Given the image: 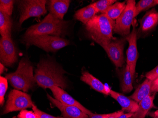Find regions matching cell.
<instances>
[{
  "mask_svg": "<svg viewBox=\"0 0 158 118\" xmlns=\"http://www.w3.org/2000/svg\"><path fill=\"white\" fill-rule=\"evenodd\" d=\"M6 78L14 88L24 92L32 88L35 82L32 66L25 58L20 61L17 71L6 75Z\"/></svg>",
  "mask_w": 158,
  "mask_h": 118,
  "instance_id": "cell-4",
  "label": "cell"
},
{
  "mask_svg": "<svg viewBox=\"0 0 158 118\" xmlns=\"http://www.w3.org/2000/svg\"><path fill=\"white\" fill-rule=\"evenodd\" d=\"M135 0L127 1L126 8L116 19L114 33L125 37L130 34V27L135 18Z\"/></svg>",
  "mask_w": 158,
  "mask_h": 118,
  "instance_id": "cell-6",
  "label": "cell"
},
{
  "mask_svg": "<svg viewBox=\"0 0 158 118\" xmlns=\"http://www.w3.org/2000/svg\"><path fill=\"white\" fill-rule=\"evenodd\" d=\"M148 114L152 118H158V110L155 112H149Z\"/></svg>",
  "mask_w": 158,
  "mask_h": 118,
  "instance_id": "cell-35",
  "label": "cell"
},
{
  "mask_svg": "<svg viewBox=\"0 0 158 118\" xmlns=\"http://www.w3.org/2000/svg\"><path fill=\"white\" fill-rule=\"evenodd\" d=\"M107 114H93L89 118H105Z\"/></svg>",
  "mask_w": 158,
  "mask_h": 118,
  "instance_id": "cell-34",
  "label": "cell"
},
{
  "mask_svg": "<svg viewBox=\"0 0 158 118\" xmlns=\"http://www.w3.org/2000/svg\"><path fill=\"white\" fill-rule=\"evenodd\" d=\"M24 41L27 46L34 45L48 52H55L70 44L68 40L53 35L31 36L24 38Z\"/></svg>",
  "mask_w": 158,
  "mask_h": 118,
  "instance_id": "cell-5",
  "label": "cell"
},
{
  "mask_svg": "<svg viewBox=\"0 0 158 118\" xmlns=\"http://www.w3.org/2000/svg\"><path fill=\"white\" fill-rule=\"evenodd\" d=\"M126 40V38L114 39L109 44L102 47L110 59L117 68L122 67L124 63L123 51Z\"/></svg>",
  "mask_w": 158,
  "mask_h": 118,
  "instance_id": "cell-9",
  "label": "cell"
},
{
  "mask_svg": "<svg viewBox=\"0 0 158 118\" xmlns=\"http://www.w3.org/2000/svg\"><path fill=\"white\" fill-rule=\"evenodd\" d=\"M81 80L89 85L96 91L104 95H109V92L106 90L104 84L98 79L92 76L88 72L84 71L82 73V76L81 77Z\"/></svg>",
  "mask_w": 158,
  "mask_h": 118,
  "instance_id": "cell-17",
  "label": "cell"
},
{
  "mask_svg": "<svg viewBox=\"0 0 158 118\" xmlns=\"http://www.w3.org/2000/svg\"><path fill=\"white\" fill-rule=\"evenodd\" d=\"M154 98L155 94L152 96L150 95L138 103L139 108L138 111L134 113L131 118H145L149 111L155 107L153 104Z\"/></svg>",
  "mask_w": 158,
  "mask_h": 118,
  "instance_id": "cell-18",
  "label": "cell"
},
{
  "mask_svg": "<svg viewBox=\"0 0 158 118\" xmlns=\"http://www.w3.org/2000/svg\"><path fill=\"white\" fill-rule=\"evenodd\" d=\"M109 94L119 103L123 111L135 113L138 111L139 108L138 103L131 98L127 97L126 96L112 90L109 91Z\"/></svg>",
  "mask_w": 158,
  "mask_h": 118,
  "instance_id": "cell-14",
  "label": "cell"
},
{
  "mask_svg": "<svg viewBox=\"0 0 158 118\" xmlns=\"http://www.w3.org/2000/svg\"><path fill=\"white\" fill-rule=\"evenodd\" d=\"M5 70H6V69L4 67V65L1 63V64H0V73H1V74L3 73Z\"/></svg>",
  "mask_w": 158,
  "mask_h": 118,
  "instance_id": "cell-36",
  "label": "cell"
},
{
  "mask_svg": "<svg viewBox=\"0 0 158 118\" xmlns=\"http://www.w3.org/2000/svg\"><path fill=\"white\" fill-rule=\"evenodd\" d=\"M133 77L131 75L130 68L127 65H126L123 69L121 74L122 90L124 93H130L133 89Z\"/></svg>",
  "mask_w": 158,
  "mask_h": 118,
  "instance_id": "cell-22",
  "label": "cell"
},
{
  "mask_svg": "<svg viewBox=\"0 0 158 118\" xmlns=\"http://www.w3.org/2000/svg\"><path fill=\"white\" fill-rule=\"evenodd\" d=\"M12 21L10 16L0 10V33L2 37L11 38Z\"/></svg>",
  "mask_w": 158,
  "mask_h": 118,
  "instance_id": "cell-21",
  "label": "cell"
},
{
  "mask_svg": "<svg viewBox=\"0 0 158 118\" xmlns=\"http://www.w3.org/2000/svg\"><path fill=\"white\" fill-rule=\"evenodd\" d=\"M158 92V78L152 82L151 87V93Z\"/></svg>",
  "mask_w": 158,
  "mask_h": 118,
  "instance_id": "cell-32",
  "label": "cell"
},
{
  "mask_svg": "<svg viewBox=\"0 0 158 118\" xmlns=\"http://www.w3.org/2000/svg\"><path fill=\"white\" fill-rule=\"evenodd\" d=\"M32 109L38 118H65L63 117H55L50 114H47L38 109L34 104H33Z\"/></svg>",
  "mask_w": 158,
  "mask_h": 118,
  "instance_id": "cell-28",
  "label": "cell"
},
{
  "mask_svg": "<svg viewBox=\"0 0 158 118\" xmlns=\"http://www.w3.org/2000/svg\"><path fill=\"white\" fill-rule=\"evenodd\" d=\"M65 71L55 63L47 60H41L35 71V79L38 85L44 89L58 87L62 89L67 87L64 74Z\"/></svg>",
  "mask_w": 158,
  "mask_h": 118,
  "instance_id": "cell-1",
  "label": "cell"
},
{
  "mask_svg": "<svg viewBox=\"0 0 158 118\" xmlns=\"http://www.w3.org/2000/svg\"><path fill=\"white\" fill-rule=\"evenodd\" d=\"M18 117L19 118H38L34 112L27 110H21Z\"/></svg>",
  "mask_w": 158,
  "mask_h": 118,
  "instance_id": "cell-29",
  "label": "cell"
},
{
  "mask_svg": "<svg viewBox=\"0 0 158 118\" xmlns=\"http://www.w3.org/2000/svg\"><path fill=\"white\" fill-rule=\"evenodd\" d=\"M33 104L30 95L25 92L13 89L9 95L3 114L25 110L32 107Z\"/></svg>",
  "mask_w": 158,
  "mask_h": 118,
  "instance_id": "cell-8",
  "label": "cell"
},
{
  "mask_svg": "<svg viewBox=\"0 0 158 118\" xmlns=\"http://www.w3.org/2000/svg\"><path fill=\"white\" fill-rule=\"evenodd\" d=\"M47 97L51 103L61 111L64 118H89V116L81 109L74 106L65 105L47 94Z\"/></svg>",
  "mask_w": 158,
  "mask_h": 118,
  "instance_id": "cell-13",
  "label": "cell"
},
{
  "mask_svg": "<svg viewBox=\"0 0 158 118\" xmlns=\"http://www.w3.org/2000/svg\"><path fill=\"white\" fill-rule=\"evenodd\" d=\"M47 2L44 0H27L21 1L19 4V25H21L24 21L30 18L39 17L46 14Z\"/></svg>",
  "mask_w": 158,
  "mask_h": 118,
  "instance_id": "cell-7",
  "label": "cell"
},
{
  "mask_svg": "<svg viewBox=\"0 0 158 118\" xmlns=\"http://www.w3.org/2000/svg\"><path fill=\"white\" fill-rule=\"evenodd\" d=\"M115 25L114 20L102 14L96 15L85 25L91 39L102 47L114 39L113 31Z\"/></svg>",
  "mask_w": 158,
  "mask_h": 118,
  "instance_id": "cell-2",
  "label": "cell"
},
{
  "mask_svg": "<svg viewBox=\"0 0 158 118\" xmlns=\"http://www.w3.org/2000/svg\"><path fill=\"white\" fill-rule=\"evenodd\" d=\"M152 82V81L146 79L138 87L134 94L130 96V98L139 103L143 99L150 96L151 93Z\"/></svg>",
  "mask_w": 158,
  "mask_h": 118,
  "instance_id": "cell-19",
  "label": "cell"
},
{
  "mask_svg": "<svg viewBox=\"0 0 158 118\" xmlns=\"http://www.w3.org/2000/svg\"><path fill=\"white\" fill-rule=\"evenodd\" d=\"M71 1L51 0L48 1V8L50 13L59 19L63 20L69 8Z\"/></svg>",
  "mask_w": 158,
  "mask_h": 118,
  "instance_id": "cell-15",
  "label": "cell"
},
{
  "mask_svg": "<svg viewBox=\"0 0 158 118\" xmlns=\"http://www.w3.org/2000/svg\"><path fill=\"white\" fill-rule=\"evenodd\" d=\"M50 89L52 91L55 99L61 103L65 105L76 106L81 109L84 113L89 115V117L92 116L94 114L89 110L85 108L83 105H81L80 103L73 98L72 96H71L67 92L62 89V88L55 86L50 88Z\"/></svg>",
  "mask_w": 158,
  "mask_h": 118,
  "instance_id": "cell-12",
  "label": "cell"
},
{
  "mask_svg": "<svg viewBox=\"0 0 158 118\" xmlns=\"http://www.w3.org/2000/svg\"><path fill=\"white\" fill-rule=\"evenodd\" d=\"M13 9V1L11 0H1L0 1V10L10 16Z\"/></svg>",
  "mask_w": 158,
  "mask_h": 118,
  "instance_id": "cell-26",
  "label": "cell"
},
{
  "mask_svg": "<svg viewBox=\"0 0 158 118\" xmlns=\"http://www.w3.org/2000/svg\"><path fill=\"white\" fill-rule=\"evenodd\" d=\"M0 58L1 63L7 66H11L17 61L16 49L11 38L1 39Z\"/></svg>",
  "mask_w": 158,
  "mask_h": 118,
  "instance_id": "cell-10",
  "label": "cell"
},
{
  "mask_svg": "<svg viewBox=\"0 0 158 118\" xmlns=\"http://www.w3.org/2000/svg\"><path fill=\"white\" fill-rule=\"evenodd\" d=\"M158 24V12L155 9L149 10L141 20V29L147 32L154 28Z\"/></svg>",
  "mask_w": 158,
  "mask_h": 118,
  "instance_id": "cell-16",
  "label": "cell"
},
{
  "mask_svg": "<svg viewBox=\"0 0 158 118\" xmlns=\"http://www.w3.org/2000/svg\"><path fill=\"white\" fill-rule=\"evenodd\" d=\"M133 28L130 34L126 36V39L129 43V47L127 50V65L130 68V72L134 79L135 73L136 65L138 58L137 47V31L135 25L133 24Z\"/></svg>",
  "mask_w": 158,
  "mask_h": 118,
  "instance_id": "cell-11",
  "label": "cell"
},
{
  "mask_svg": "<svg viewBox=\"0 0 158 118\" xmlns=\"http://www.w3.org/2000/svg\"><path fill=\"white\" fill-rule=\"evenodd\" d=\"M124 112V111H123V110H121V111L113 112V113L107 114L105 118H118L119 116L123 114Z\"/></svg>",
  "mask_w": 158,
  "mask_h": 118,
  "instance_id": "cell-31",
  "label": "cell"
},
{
  "mask_svg": "<svg viewBox=\"0 0 158 118\" xmlns=\"http://www.w3.org/2000/svg\"><path fill=\"white\" fill-rule=\"evenodd\" d=\"M146 79H149L150 80H153L158 78V65L152 71L147 72L145 75Z\"/></svg>",
  "mask_w": 158,
  "mask_h": 118,
  "instance_id": "cell-30",
  "label": "cell"
},
{
  "mask_svg": "<svg viewBox=\"0 0 158 118\" xmlns=\"http://www.w3.org/2000/svg\"><path fill=\"white\" fill-rule=\"evenodd\" d=\"M67 27V21L57 18L51 13H49L41 22L29 27L24 38L49 35L61 37L66 33Z\"/></svg>",
  "mask_w": 158,
  "mask_h": 118,
  "instance_id": "cell-3",
  "label": "cell"
},
{
  "mask_svg": "<svg viewBox=\"0 0 158 118\" xmlns=\"http://www.w3.org/2000/svg\"><path fill=\"white\" fill-rule=\"evenodd\" d=\"M8 89V80L6 78L0 77V104L2 105L4 103V96Z\"/></svg>",
  "mask_w": 158,
  "mask_h": 118,
  "instance_id": "cell-27",
  "label": "cell"
},
{
  "mask_svg": "<svg viewBox=\"0 0 158 118\" xmlns=\"http://www.w3.org/2000/svg\"><path fill=\"white\" fill-rule=\"evenodd\" d=\"M97 13V11L93 4H91L77 10L75 12L74 17L77 20L86 25L95 16Z\"/></svg>",
  "mask_w": 158,
  "mask_h": 118,
  "instance_id": "cell-20",
  "label": "cell"
},
{
  "mask_svg": "<svg viewBox=\"0 0 158 118\" xmlns=\"http://www.w3.org/2000/svg\"><path fill=\"white\" fill-rule=\"evenodd\" d=\"M158 4V0H141L135 5V17L142 11L147 10Z\"/></svg>",
  "mask_w": 158,
  "mask_h": 118,
  "instance_id": "cell-24",
  "label": "cell"
},
{
  "mask_svg": "<svg viewBox=\"0 0 158 118\" xmlns=\"http://www.w3.org/2000/svg\"><path fill=\"white\" fill-rule=\"evenodd\" d=\"M126 2H116L105 12L104 14L113 20L118 18L126 7Z\"/></svg>",
  "mask_w": 158,
  "mask_h": 118,
  "instance_id": "cell-23",
  "label": "cell"
},
{
  "mask_svg": "<svg viewBox=\"0 0 158 118\" xmlns=\"http://www.w3.org/2000/svg\"><path fill=\"white\" fill-rule=\"evenodd\" d=\"M134 113L133 112H128L127 113H123V114L119 116L118 118H131L133 116Z\"/></svg>",
  "mask_w": 158,
  "mask_h": 118,
  "instance_id": "cell-33",
  "label": "cell"
},
{
  "mask_svg": "<svg viewBox=\"0 0 158 118\" xmlns=\"http://www.w3.org/2000/svg\"><path fill=\"white\" fill-rule=\"evenodd\" d=\"M117 2L116 0H100L92 3L95 8L98 12L104 14L110 6Z\"/></svg>",
  "mask_w": 158,
  "mask_h": 118,
  "instance_id": "cell-25",
  "label": "cell"
}]
</instances>
